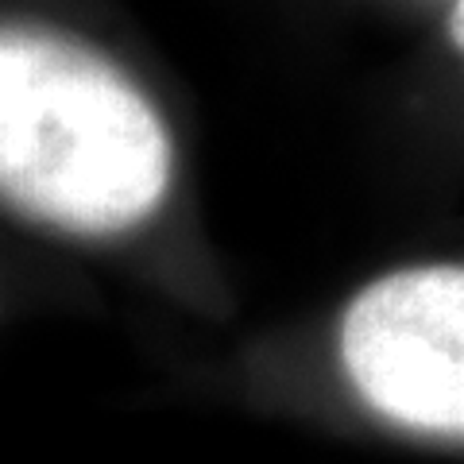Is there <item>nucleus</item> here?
Returning a JSON list of instances; mask_svg holds the SVG:
<instances>
[{
    "mask_svg": "<svg viewBox=\"0 0 464 464\" xmlns=\"http://www.w3.org/2000/svg\"><path fill=\"white\" fill-rule=\"evenodd\" d=\"M151 97L78 35L0 20V201L74 237H121L170 194Z\"/></svg>",
    "mask_w": 464,
    "mask_h": 464,
    "instance_id": "f257e3e1",
    "label": "nucleus"
},
{
    "mask_svg": "<svg viewBox=\"0 0 464 464\" xmlns=\"http://www.w3.org/2000/svg\"><path fill=\"white\" fill-rule=\"evenodd\" d=\"M341 364L387 422L464 441V267H402L368 283L344 310Z\"/></svg>",
    "mask_w": 464,
    "mask_h": 464,
    "instance_id": "f03ea898",
    "label": "nucleus"
},
{
    "mask_svg": "<svg viewBox=\"0 0 464 464\" xmlns=\"http://www.w3.org/2000/svg\"><path fill=\"white\" fill-rule=\"evenodd\" d=\"M449 39H453V47L464 58V0H457L453 12H449Z\"/></svg>",
    "mask_w": 464,
    "mask_h": 464,
    "instance_id": "7ed1b4c3",
    "label": "nucleus"
}]
</instances>
